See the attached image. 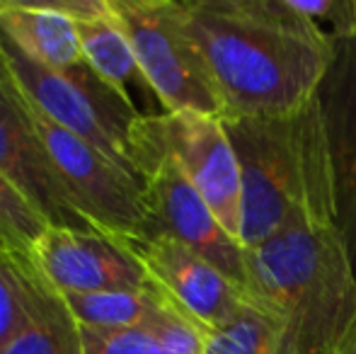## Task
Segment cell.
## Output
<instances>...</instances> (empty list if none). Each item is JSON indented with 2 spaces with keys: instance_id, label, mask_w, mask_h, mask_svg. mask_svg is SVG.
<instances>
[{
  "instance_id": "obj_1",
  "label": "cell",
  "mask_w": 356,
  "mask_h": 354,
  "mask_svg": "<svg viewBox=\"0 0 356 354\" xmlns=\"http://www.w3.org/2000/svg\"><path fill=\"white\" fill-rule=\"evenodd\" d=\"M182 15L223 99V122L300 109L334 56L289 0H182Z\"/></svg>"
},
{
  "instance_id": "obj_2",
  "label": "cell",
  "mask_w": 356,
  "mask_h": 354,
  "mask_svg": "<svg viewBox=\"0 0 356 354\" xmlns=\"http://www.w3.org/2000/svg\"><path fill=\"white\" fill-rule=\"evenodd\" d=\"M223 124L243 177L245 250L291 226H337L334 168L318 95L296 112Z\"/></svg>"
},
{
  "instance_id": "obj_3",
  "label": "cell",
  "mask_w": 356,
  "mask_h": 354,
  "mask_svg": "<svg viewBox=\"0 0 356 354\" xmlns=\"http://www.w3.org/2000/svg\"><path fill=\"white\" fill-rule=\"evenodd\" d=\"M245 296L277 332L279 354H334L356 308L337 226H291L245 250Z\"/></svg>"
},
{
  "instance_id": "obj_4",
  "label": "cell",
  "mask_w": 356,
  "mask_h": 354,
  "mask_svg": "<svg viewBox=\"0 0 356 354\" xmlns=\"http://www.w3.org/2000/svg\"><path fill=\"white\" fill-rule=\"evenodd\" d=\"M0 56L19 90L51 122L141 179L134 131L143 112H138L131 97L104 83L85 61L66 71L42 66L19 51L5 34H0Z\"/></svg>"
},
{
  "instance_id": "obj_5",
  "label": "cell",
  "mask_w": 356,
  "mask_h": 354,
  "mask_svg": "<svg viewBox=\"0 0 356 354\" xmlns=\"http://www.w3.org/2000/svg\"><path fill=\"white\" fill-rule=\"evenodd\" d=\"M109 5L122 22L145 83L163 104V112H197L223 122V99L187 29L182 3L109 0Z\"/></svg>"
},
{
  "instance_id": "obj_6",
  "label": "cell",
  "mask_w": 356,
  "mask_h": 354,
  "mask_svg": "<svg viewBox=\"0 0 356 354\" xmlns=\"http://www.w3.org/2000/svg\"><path fill=\"white\" fill-rule=\"evenodd\" d=\"M134 146L136 170L143 179V199L148 209V238L168 236L182 243L245 291L248 262L243 243L235 241L220 226L211 207L204 202V197L170 158V153L160 146L150 127V114H143L136 122Z\"/></svg>"
},
{
  "instance_id": "obj_7",
  "label": "cell",
  "mask_w": 356,
  "mask_h": 354,
  "mask_svg": "<svg viewBox=\"0 0 356 354\" xmlns=\"http://www.w3.org/2000/svg\"><path fill=\"white\" fill-rule=\"evenodd\" d=\"M22 99L34 129L42 136L58 175L85 221L95 231L107 233L124 243L145 241L150 236V223L141 179L112 163L83 138L51 122L24 92Z\"/></svg>"
},
{
  "instance_id": "obj_8",
  "label": "cell",
  "mask_w": 356,
  "mask_h": 354,
  "mask_svg": "<svg viewBox=\"0 0 356 354\" xmlns=\"http://www.w3.org/2000/svg\"><path fill=\"white\" fill-rule=\"evenodd\" d=\"M160 146L170 153L220 226L240 241L243 231V177L225 124L197 112L150 114Z\"/></svg>"
},
{
  "instance_id": "obj_9",
  "label": "cell",
  "mask_w": 356,
  "mask_h": 354,
  "mask_svg": "<svg viewBox=\"0 0 356 354\" xmlns=\"http://www.w3.org/2000/svg\"><path fill=\"white\" fill-rule=\"evenodd\" d=\"M0 170L56 228L95 231L66 189L42 136L34 129L15 78L0 56Z\"/></svg>"
},
{
  "instance_id": "obj_10",
  "label": "cell",
  "mask_w": 356,
  "mask_h": 354,
  "mask_svg": "<svg viewBox=\"0 0 356 354\" xmlns=\"http://www.w3.org/2000/svg\"><path fill=\"white\" fill-rule=\"evenodd\" d=\"M32 260L61 293L145 291L155 284L127 243L99 231L49 226Z\"/></svg>"
},
{
  "instance_id": "obj_11",
  "label": "cell",
  "mask_w": 356,
  "mask_h": 354,
  "mask_svg": "<svg viewBox=\"0 0 356 354\" xmlns=\"http://www.w3.org/2000/svg\"><path fill=\"white\" fill-rule=\"evenodd\" d=\"M127 246L136 252L155 287L204 332L230 323L250 303L238 284L172 238L153 236Z\"/></svg>"
},
{
  "instance_id": "obj_12",
  "label": "cell",
  "mask_w": 356,
  "mask_h": 354,
  "mask_svg": "<svg viewBox=\"0 0 356 354\" xmlns=\"http://www.w3.org/2000/svg\"><path fill=\"white\" fill-rule=\"evenodd\" d=\"M337 192V228L356 238V37L334 42V56L318 90Z\"/></svg>"
},
{
  "instance_id": "obj_13",
  "label": "cell",
  "mask_w": 356,
  "mask_h": 354,
  "mask_svg": "<svg viewBox=\"0 0 356 354\" xmlns=\"http://www.w3.org/2000/svg\"><path fill=\"white\" fill-rule=\"evenodd\" d=\"M0 34L54 71L83 63L78 24L51 0H0Z\"/></svg>"
},
{
  "instance_id": "obj_14",
  "label": "cell",
  "mask_w": 356,
  "mask_h": 354,
  "mask_svg": "<svg viewBox=\"0 0 356 354\" xmlns=\"http://www.w3.org/2000/svg\"><path fill=\"white\" fill-rule=\"evenodd\" d=\"M80 330L85 354H202L204 350V330L177 311L170 298L150 325L129 330Z\"/></svg>"
},
{
  "instance_id": "obj_15",
  "label": "cell",
  "mask_w": 356,
  "mask_h": 354,
  "mask_svg": "<svg viewBox=\"0 0 356 354\" xmlns=\"http://www.w3.org/2000/svg\"><path fill=\"white\" fill-rule=\"evenodd\" d=\"M78 34H80V51L83 61L119 92L131 97V88H148L141 66L136 61V54L124 32L122 22L112 13V5L107 0V10L95 17L78 19Z\"/></svg>"
},
{
  "instance_id": "obj_16",
  "label": "cell",
  "mask_w": 356,
  "mask_h": 354,
  "mask_svg": "<svg viewBox=\"0 0 356 354\" xmlns=\"http://www.w3.org/2000/svg\"><path fill=\"white\" fill-rule=\"evenodd\" d=\"M63 298L78 325L95 330H129L150 325L165 306V293L155 284L145 291L63 293Z\"/></svg>"
},
{
  "instance_id": "obj_17",
  "label": "cell",
  "mask_w": 356,
  "mask_h": 354,
  "mask_svg": "<svg viewBox=\"0 0 356 354\" xmlns=\"http://www.w3.org/2000/svg\"><path fill=\"white\" fill-rule=\"evenodd\" d=\"M0 354H85L83 330L63 293L49 284L29 321Z\"/></svg>"
},
{
  "instance_id": "obj_18",
  "label": "cell",
  "mask_w": 356,
  "mask_h": 354,
  "mask_svg": "<svg viewBox=\"0 0 356 354\" xmlns=\"http://www.w3.org/2000/svg\"><path fill=\"white\" fill-rule=\"evenodd\" d=\"M47 287L49 279L34 260L0 252V350L29 321Z\"/></svg>"
},
{
  "instance_id": "obj_19",
  "label": "cell",
  "mask_w": 356,
  "mask_h": 354,
  "mask_svg": "<svg viewBox=\"0 0 356 354\" xmlns=\"http://www.w3.org/2000/svg\"><path fill=\"white\" fill-rule=\"evenodd\" d=\"M47 228L49 223L34 204L0 170V252L32 260L34 246Z\"/></svg>"
},
{
  "instance_id": "obj_20",
  "label": "cell",
  "mask_w": 356,
  "mask_h": 354,
  "mask_svg": "<svg viewBox=\"0 0 356 354\" xmlns=\"http://www.w3.org/2000/svg\"><path fill=\"white\" fill-rule=\"evenodd\" d=\"M202 354H279L277 332L267 316L248 303L230 323L204 332Z\"/></svg>"
},
{
  "instance_id": "obj_21",
  "label": "cell",
  "mask_w": 356,
  "mask_h": 354,
  "mask_svg": "<svg viewBox=\"0 0 356 354\" xmlns=\"http://www.w3.org/2000/svg\"><path fill=\"white\" fill-rule=\"evenodd\" d=\"M289 5L332 44L356 37V0H289Z\"/></svg>"
},
{
  "instance_id": "obj_22",
  "label": "cell",
  "mask_w": 356,
  "mask_h": 354,
  "mask_svg": "<svg viewBox=\"0 0 356 354\" xmlns=\"http://www.w3.org/2000/svg\"><path fill=\"white\" fill-rule=\"evenodd\" d=\"M334 354H356V308H354V316H352V321H349L347 330H344V335H342V340H339Z\"/></svg>"
},
{
  "instance_id": "obj_23",
  "label": "cell",
  "mask_w": 356,
  "mask_h": 354,
  "mask_svg": "<svg viewBox=\"0 0 356 354\" xmlns=\"http://www.w3.org/2000/svg\"><path fill=\"white\" fill-rule=\"evenodd\" d=\"M347 250H349V260H352V269H354V277H356V238L347 243Z\"/></svg>"
}]
</instances>
